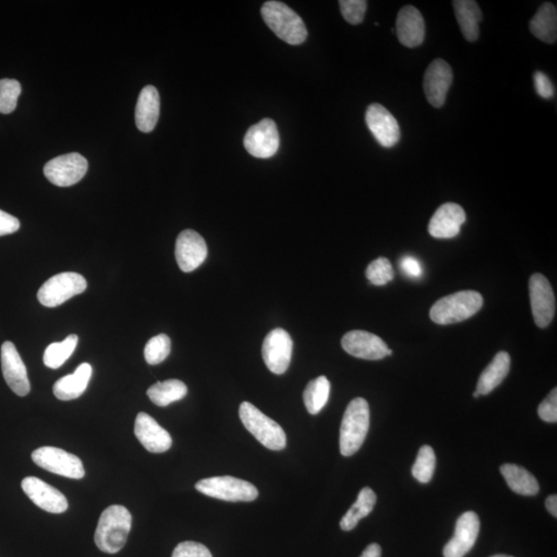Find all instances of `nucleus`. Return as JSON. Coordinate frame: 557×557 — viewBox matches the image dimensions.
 Wrapping results in <instances>:
<instances>
[{
	"instance_id": "nucleus-1",
	"label": "nucleus",
	"mask_w": 557,
	"mask_h": 557,
	"mask_svg": "<svg viewBox=\"0 0 557 557\" xmlns=\"http://www.w3.org/2000/svg\"><path fill=\"white\" fill-rule=\"evenodd\" d=\"M131 525L129 510L120 505L110 506L100 515L94 542L103 553L115 554L126 544Z\"/></svg>"
},
{
	"instance_id": "nucleus-2",
	"label": "nucleus",
	"mask_w": 557,
	"mask_h": 557,
	"mask_svg": "<svg viewBox=\"0 0 557 557\" xmlns=\"http://www.w3.org/2000/svg\"><path fill=\"white\" fill-rule=\"evenodd\" d=\"M370 428V407L362 398H357L348 405L340 431L342 455L357 453L367 438Z\"/></svg>"
},
{
	"instance_id": "nucleus-3",
	"label": "nucleus",
	"mask_w": 557,
	"mask_h": 557,
	"mask_svg": "<svg viewBox=\"0 0 557 557\" xmlns=\"http://www.w3.org/2000/svg\"><path fill=\"white\" fill-rule=\"evenodd\" d=\"M261 16L271 30L290 45H300L308 37L307 27L297 13L281 2H266L261 8Z\"/></svg>"
},
{
	"instance_id": "nucleus-4",
	"label": "nucleus",
	"mask_w": 557,
	"mask_h": 557,
	"mask_svg": "<svg viewBox=\"0 0 557 557\" xmlns=\"http://www.w3.org/2000/svg\"><path fill=\"white\" fill-rule=\"evenodd\" d=\"M483 306L479 292L460 291L443 298L435 303L429 311V317L441 325L459 324L474 316Z\"/></svg>"
},
{
	"instance_id": "nucleus-5",
	"label": "nucleus",
	"mask_w": 557,
	"mask_h": 557,
	"mask_svg": "<svg viewBox=\"0 0 557 557\" xmlns=\"http://www.w3.org/2000/svg\"><path fill=\"white\" fill-rule=\"evenodd\" d=\"M240 418L248 431L265 447L274 452L283 451L286 447L287 438L283 428L250 402H241Z\"/></svg>"
},
{
	"instance_id": "nucleus-6",
	"label": "nucleus",
	"mask_w": 557,
	"mask_h": 557,
	"mask_svg": "<svg viewBox=\"0 0 557 557\" xmlns=\"http://www.w3.org/2000/svg\"><path fill=\"white\" fill-rule=\"evenodd\" d=\"M196 488L205 495L226 502H252L258 496L257 488L252 483L232 476L200 480Z\"/></svg>"
},
{
	"instance_id": "nucleus-7",
	"label": "nucleus",
	"mask_w": 557,
	"mask_h": 557,
	"mask_svg": "<svg viewBox=\"0 0 557 557\" xmlns=\"http://www.w3.org/2000/svg\"><path fill=\"white\" fill-rule=\"evenodd\" d=\"M87 281L78 273L66 272L56 274L45 282L38 292L39 303L55 308L86 291Z\"/></svg>"
},
{
	"instance_id": "nucleus-8",
	"label": "nucleus",
	"mask_w": 557,
	"mask_h": 557,
	"mask_svg": "<svg viewBox=\"0 0 557 557\" xmlns=\"http://www.w3.org/2000/svg\"><path fill=\"white\" fill-rule=\"evenodd\" d=\"M33 462L46 471L71 479H82L85 468L78 456L56 447H42L31 454Z\"/></svg>"
},
{
	"instance_id": "nucleus-9",
	"label": "nucleus",
	"mask_w": 557,
	"mask_h": 557,
	"mask_svg": "<svg viewBox=\"0 0 557 557\" xmlns=\"http://www.w3.org/2000/svg\"><path fill=\"white\" fill-rule=\"evenodd\" d=\"M89 171V161L79 153H69L49 161L44 173L50 182L58 187H70L82 180Z\"/></svg>"
},
{
	"instance_id": "nucleus-10",
	"label": "nucleus",
	"mask_w": 557,
	"mask_h": 557,
	"mask_svg": "<svg viewBox=\"0 0 557 557\" xmlns=\"http://www.w3.org/2000/svg\"><path fill=\"white\" fill-rule=\"evenodd\" d=\"M244 147L254 157L266 159L274 156L280 147L277 124L266 118L251 126L246 133Z\"/></svg>"
},
{
	"instance_id": "nucleus-11",
	"label": "nucleus",
	"mask_w": 557,
	"mask_h": 557,
	"mask_svg": "<svg viewBox=\"0 0 557 557\" xmlns=\"http://www.w3.org/2000/svg\"><path fill=\"white\" fill-rule=\"evenodd\" d=\"M293 342L286 331L276 328L268 333L263 344V359L268 370L276 375L284 374L290 367Z\"/></svg>"
},
{
	"instance_id": "nucleus-12",
	"label": "nucleus",
	"mask_w": 557,
	"mask_h": 557,
	"mask_svg": "<svg viewBox=\"0 0 557 557\" xmlns=\"http://www.w3.org/2000/svg\"><path fill=\"white\" fill-rule=\"evenodd\" d=\"M529 298L535 324L541 328L547 327L554 317L555 297L552 285L543 274H534L529 280Z\"/></svg>"
},
{
	"instance_id": "nucleus-13",
	"label": "nucleus",
	"mask_w": 557,
	"mask_h": 557,
	"mask_svg": "<svg viewBox=\"0 0 557 557\" xmlns=\"http://www.w3.org/2000/svg\"><path fill=\"white\" fill-rule=\"evenodd\" d=\"M453 82L452 66L445 60L435 59L425 73L424 90L427 102L434 107H442Z\"/></svg>"
},
{
	"instance_id": "nucleus-14",
	"label": "nucleus",
	"mask_w": 557,
	"mask_h": 557,
	"mask_svg": "<svg viewBox=\"0 0 557 557\" xmlns=\"http://www.w3.org/2000/svg\"><path fill=\"white\" fill-rule=\"evenodd\" d=\"M480 532L479 516L468 511L456 521L453 538L447 543L443 550L444 557H465L471 552Z\"/></svg>"
},
{
	"instance_id": "nucleus-15",
	"label": "nucleus",
	"mask_w": 557,
	"mask_h": 557,
	"mask_svg": "<svg viewBox=\"0 0 557 557\" xmlns=\"http://www.w3.org/2000/svg\"><path fill=\"white\" fill-rule=\"evenodd\" d=\"M366 122L382 147L392 148L399 143L401 130L398 121L384 105L372 104L368 106Z\"/></svg>"
},
{
	"instance_id": "nucleus-16",
	"label": "nucleus",
	"mask_w": 557,
	"mask_h": 557,
	"mask_svg": "<svg viewBox=\"0 0 557 557\" xmlns=\"http://www.w3.org/2000/svg\"><path fill=\"white\" fill-rule=\"evenodd\" d=\"M342 347L354 358L379 360L387 357L388 347L384 340L365 331L347 333L342 339Z\"/></svg>"
},
{
	"instance_id": "nucleus-17",
	"label": "nucleus",
	"mask_w": 557,
	"mask_h": 557,
	"mask_svg": "<svg viewBox=\"0 0 557 557\" xmlns=\"http://www.w3.org/2000/svg\"><path fill=\"white\" fill-rule=\"evenodd\" d=\"M176 259L181 270L190 273L204 264L207 257L206 241L192 230L181 232L176 241Z\"/></svg>"
},
{
	"instance_id": "nucleus-18",
	"label": "nucleus",
	"mask_w": 557,
	"mask_h": 557,
	"mask_svg": "<svg viewBox=\"0 0 557 557\" xmlns=\"http://www.w3.org/2000/svg\"><path fill=\"white\" fill-rule=\"evenodd\" d=\"M2 367L6 384L19 397L30 392V382L24 362L12 342L2 346Z\"/></svg>"
},
{
	"instance_id": "nucleus-19",
	"label": "nucleus",
	"mask_w": 557,
	"mask_h": 557,
	"mask_svg": "<svg viewBox=\"0 0 557 557\" xmlns=\"http://www.w3.org/2000/svg\"><path fill=\"white\" fill-rule=\"evenodd\" d=\"M21 485L23 492L33 502V504L46 512L60 514L69 508L65 496L43 480L37 477H26Z\"/></svg>"
},
{
	"instance_id": "nucleus-20",
	"label": "nucleus",
	"mask_w": 557,
	"mask_h": 557,
	"mask_svg": "<svg viewBox=\"0 0 557 557\" xmlns=\"http://www.w3.org/2000/svg\"><path fill=\"white\" fill-rule=\"evenodd\" d=\"M134 435L140 444L152 453H164L169 451L173 444L170 433L160 426L150 415L144 412L137 416Z\"/></svg>"
},
{
	"instance_id": "nucleus-21",
	"label": "nucleus",
	"mask_w": 557,
	"mask_h": 557,
	"mask_svg": "<svg viewBox=\"0 0 557 557\" xmlns=\"http://www.w3.org/2000/svg\"><path fill=\"white\" fill-rule=\"evenodd\" d=\"M466 212L458 204L442 205L434 214L428 224V232L435 239H452L460 232L466 223Z\"/></svg>"
},
{
	"instance_id": "nucleus-22",
	"label": "nucleus",
	"mask_w": 557,
	"mask_h": 557,
	"mask_svg": "<svg viewBox=\"0 0 557 557\" xmlns=\"http://www.w3.org/2000/svg\"><path fill=\"white\" fill-rule=\"evenodd\" d=\"M397 37L407 48H418L424 43L426 23L421 13L413 5H406L397 18Z\"/></svg>"
},
{
	"instance_id": "nucleus-23",
	"label": "nucleus",
	"mask_w": 557,
	"mask_h": 557,
	"mask_svg": "<svg viewBox=\"0 0 557 557\" xmlns=\"http://www.w3.org/2000/svg\"><path fill=\"white\" fill-rule=\"evenodd\" d=\"M160 114V97L156 87L146 86L140 91L136 107V124L143 132H151L157 124Z\"/></svg>"
},
{
	"instance_id": "nucleus-24",
	"label": "nucleus",
	"mask_w": 557,
	"mask_h": 557,
	"mask_svg": "<svg viewBox=\"0 0 557 557\" xmlns=\"http://www.w3.org/2000/svg\"><path fill=\"white\" fill-rule=\"evenodd\" d=\"M92 376V367L87 362L80 365L72 375L59 379L53 386V392L60 401H72L82 395Z\"/></svg>"
},
{
	"instance_id": "nucleus-25",
	"label": "nucleus",
	"mask_w": 557,
	"mask_h": 557,
	"mask_svg": "<svg viewBox=\"0 0 557 557\" xmlns=\"http://www.w3.org/2000/svg\"><path fill=\"white\" fill-rule=\"evenodd\" d=\"M452 4L462 36L468 42H476L480 35L479 23L482 20L479 4L474 0H455Z\"/></svg>"
},
{
	"instance_id": "nucleus-26",
	"label": "nucleus",
	"mask_w": 557,
	"mask_h": 557,
	"mask_svg": "<svg viewBox=\"0 0 557 557\" xmlns=\"http://www.w3.org/2000/svg\"><path fill=\"white\" fill-rule=\"evenodd\" d=\"M510 367H511V358L507 352L501 351L496 354L479 377L477 384L479 394L486 395L494 391L507 377Z\"/></svg>"
},
{
	"instance_id": "nucleus-27",
	"label": "nucleus",
	"mask_w": 557,
	"mask_h": 557,
	"mask_svg": "<svg viewBox=\"0 0 557 557\" xmlns=\"http://www.w3.org/2000/svg\"><path fill=\"white\" fill-rule=\"evenodd\" d=\"M529 30L546 44H554L557 39V11L553 4H543L529 22Z\"/></svg>"
},
{
	"instance_id": "nucleus-28",
	"label": "nucleus",
	"mask_w": 557,
	"mask_h": 557,
	"mask_svg": "<svg viewBox=\"0 0 557 557\" xmlns=\"http://www.w3.org/2000/svg\"><path fill=\"white\" fill-rule=\"evenodd\" d=\"M501 473L507 485L518 494L534 496L538 494L540 486L535 476L518 465L506 464L501 467Z\"/></svg>"
},
{
	"instance_id": "nucleus-29",
	"label": "nucleus",
	"mask_w": 557,
	"mask_h": 557,
	"mask_svg": "<svg viewBox=\"0 0 557 557\" xmlns=\"http://www.w3.org/2000/svg\"><path fill=\"white\" fill-rule=\"evenodd\" d=\"M377 502V495L370 487H365L359 494L357 502L349 509L343 519L340 522V527L343 531H352L357 527L359 522L370 515Z\"/></svg>"
},
{
	"instance_id": "nucleus-30",
	"label": "nucleus",
	"mask_w": 557,
	"mask_h": 557,
	"mask_svg": "<svg viewBox=\"0 0 557 557\" xmlns=\"http://www.w3.org/2000/svg\"><path fill=\"white\" fill-rule=\"evenodd\" d=\"M188 389L184 382L171 379L164 382H157L148 389V397L153 404L159 407H166L174 401H178L186 397Z\"/></svg>"
},
{
	"instance_id": "nucleus-31",
	"label": "nucleus",
	"mask_w": 557,
	"mask_h": 557,
	"mask_svg": "<svg viewBox=\"0 0 557 557\" xmlns=\"http://www.w3.org/2000/svg\"><path fill=\"white\" fill-rule=\"evenodd\" d=\"M331 384L325 376L308 382L304 392V401L308 413L318 414L330 399Z\"/></svg>"
},
{
	"instance_id": "nucleus-32",
	"label": "nucleus",
	"mask_w": 557,
	"mask_h": 557,
	"mask_svg": "<svg viewBox=\"0 0 557 557\" xmlns=\"http://www.w3.org/2000/svg\"><path fill=\"white\" fill-rule=\"evenodd\" d=\"M79 338L77 334H71L64 341L59 343H52L46 349L44 354V364L50 368H59L69 359L73 351L76 350Z\"/></svg>"
},
{
	"instance_id": "nucleus-33",
	"label": "nucleus",
	"mask_w": 557,
	"mask_h": 557,
	"mask_svg": "<svg viewBox=\"0 0 557 557\" xmlns=\"http://www.w3.org/2000/svg\"><path fill=\"white\" fill-rule=\"evenodd\" d=\"M435 464H437V459H435L434 449L428 445L422 446L412 468L414 478L424 485L431 482Z\"/></svg>"
},
{
	"instance_id": "nucleus-34",
	"label": "nucleus",
	"mask_w": 557,
	"mask_h": 557,
	"mask_svg": "<svg viewBox=\"0 0 557 557\" xmlns=\"http://www.w3.org/2000/svg\"><path fill=\"white\" fill-rule=\"evenodd\" d=\"M171 339L161 333L148 342L144 355L148 364L156 366L165 361L171 353Z\"/></svg>"
},
{
	"instance_id": "nucleus-35",
	"label": "nucleus",
	"mask_w": 557,
	"mask_h": 557,
	"mask_svg": "<svg viewBox=\"0 0 557 557\" xmlns=\"http://www.w3.org/2000/svg\"><path fill=\"white\" fill-rule=\"evenodd\" d=\"M21 91V84L18 80L13 79L0 80V113L11 114L15 111Z\"/></svg>"
},
{
	"instance_id": "nucleus-36",
	"label": "nucleus",
	"mask_w": 557,
	"mask_h": 557,
	"mask_svg": "<svg viewBox=\"0 0 557 557\" xmlns=\"http://www.w3.org/2000/svg\"><path fill=\"white\" fill-rule=\"evenodd\" d=\"M366 276L373 285L384 286L388 284L394 278V271L391 261L385 257L375 259L368 265Z\"/></svg>"
},
{
	"instance_id": "nucleus-37",
	"label": "nucleus",
	"mask_w": 557,
	"mask_h": 557,
	"mask_svg": "<svg viewBox=\"0 0 557 557\" xmlns=\"http://www.w3.org/2000/svg\"><path fill=\"white\" fill-rule=\"evenodd\" d=\"M339 4L342 15L348 23L358 25L364 21L367 8L366 0H341Z\"/></svg>"
},
{
	"instance_id": "nucleus-38",
	"label": "nucleus",
	"mask_w": 557,
	"mask_h": 557,
	"mask_svg": "<svg viewBox=\"0 0 557 557\" xmlns=\"http://www.w3.org/2000/svg\"><path fill=\"white\" fill-rule=\"evenodd\" d=\"M172 557H213L210 550L197 542H182L174 548Z\"/></svg>"
},
{
	"instance_id": "nucleus-39",
	"label": "nucleus",
	"mask_w": 557,
	"mask_h": 557,
	"mask_svg": "<svg viewBox=\"0 0 557 557\" xmlns=\"http://www.w3.org/2000/svg\"><path fill=\"white\" fill-rule=\"evenodd\" d=\"M538 414L543 421L556 424L557 421V389L554 388L548 397L541 402Z\"/></svg>"
},
{
	"instance_id": "nucleus-40",
	"label": "nucleus",
	"mask_w": 557,
	"mask_h": 557,
	"mask_svg": "<svg viewBox=\"0 0 557 557\" xmlns=\"http://www.w3.org/2000/svg\"><path fill=\"white\" fill-rule=\"evenodd\" d=\"M534 83L536 92L538 93L542 98L550 99L554 97V86L544 72H536Z\"/></svg>"
},
{
	"instance_id": "nucleus-41",
	"label": "nucleus",
	"mask_w": 557,
	"mask_h": 557,
	"mask_svg": "<svg viewBox=\"0 0 557 557\" xmlns=\"http://www.w3.org/2000/svg\"><path fill=\"white\" fill-rule=\"evenodd\" d=\"M401 268L402 273L409 278L418 279L424 274V268L418 259L413 257H405L401 261Z\"/></svg>"
},
{
	"instance_id": "nucleus-42",
	"label": "nucleus",
	"mask_w": 557,
	"mask_h": 557,
	"mask_svg": "<svg viewBox=\"0 0 557 557\" xmlns=\"http://www.w3.org/2000/svg\"><path fill=\"white\" fill-rule=\"evenodd\" d=\"M20 221L12 215L0 210V237L12 234L19 231Z\"/></svg>"
},
{
	"instance_id": "nucleus-43",
	"label": "nucleus",
	"mask_w": 557,
	"mask_h": 557,
	"mask_svg": "<svg viewBox=\"0 0 557 557\" xmlns=\"http://www.w3.org/2000/svg\"><path fill=\"white\" fill-rule=\"evenodd\" d=\"M381 547L374 543V544L368 545L365 549V552L362 553L360 557H381Z\"/></svg>"
},
{
	"instance_id": "nucleus-44",
	"label": "nucleus",
	"mask_w": 557,
	"mask_h": 557,
	"mask_svg": "<svg viewBox=\"0 0 557 557\" xmlns=\"http://www.w3.org/2000/svg\"><path fill=\"white\" fill-rule=\"evenodd\" d=\"M546 508L550 514L557 518V496L555 494L548 496Z\"/></svg>"
},
{
	"instance_id": "nucleus-45",
	"label": "nucleus",
	"mask_w": 557,
	"mask_h": 557,
	"mask_svg": "<svg viewBox=\"0 0 557 557\" xmlns=\"http://www.w3.org/2000/svg\"><path fill=\"white\" fill-rule=\"evenodd\" d=\"M479 397H480L479 392H478L477 391H476V392H474V398L477 399V398H479Z\"/></svg>"
},
{
	"instance_id": "nucleus-46",
	"label": "nucleus",
	"mask_w": 557,
	"mask_h": 557,
	"mask_svg": "<svg viewBox=\"0 0 557 557\" xmlns=\"http://www.w3.org/2000/svg\"><path fill=\"white\" fill-rule=\"evenodd\" d=\"M492 557H513V556H509V555H504V554H499V555H494Z\"/></svg>"
}]
</instances>
